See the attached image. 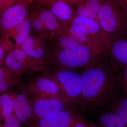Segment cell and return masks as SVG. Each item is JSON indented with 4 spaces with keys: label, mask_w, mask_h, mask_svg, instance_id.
Returning <instances> with one entry per match:
<instances>
[{
    "label": "cell",
    "mask_w": 127,
    "mask_h": 127,
    "mask_svg": "<svg viewBox=\"0 0 127 127\" xmlns=\"http://www.w3.org/2000/svg\"><path fill=\"white\" fill-rule=\"evenodd\" d=\"M81 95L77 109L93 112L107 109L123 96L119 72L107 56L94 65L84 67L81 74Z\"/></svg>",
    "instance_id": "obj_1"
},
{
    "label": "cell",
    "mask_w": 127,
    "mask_h": 127,
    "mask_svg": "<svg viewBox=\"0 0 127 127\" xmlns=\"http://www.w3.org/2000/svg\"><path fill=\"white\" fill-rule=\"evenodd\" d=\"M109 55L108 52L84 45L53 48L49 65L70 69L84 68L94 65Z\"/></svg>",
    "instance_id": "obj_2"
},
{
    "label": "cell",
    "mask_w": 127,
    "mask_h": 127,
    "mask_svg": "<svg viewBox=\"0 0 127 127\" xmlns=\"http://www.w3.org/2000/svg\"><path fill=\"white\" fill-rule=\"evenodd\" d=\"M42 72V74L52 79L59 86L69 106L77 109L82 91L80 75L73 69L53 65L47 66Z\"/></svg>",
    "instance_id": "obj_3"
},
{
    "label": "cell",
    "mask_w": 127,
    "mask_h": 127,
    "mask_svg": "<svg viewBox=\"0 0 127 127\" xmlns=\"http://www.w3.org/2000/svg\"><path fill=\"white\" fill-rule=\"evenodd\" d=\"M98 22L113 42L127 38V15L117 0H105Z\"/></svg>",
    "instance_id": "obj_4"
},
{
    "label": "cell",
    "mask_w": 127,
    "mask_h": 127,
    "mask_svg": "<svg viewBox=\"0 0 127 127\" xmlns=\"http://www.w3.org/2000/svg\"><path fill=\"white\" fill-rule=\"evenodd\" d=\"M32 4L28 18L31 24L32 34L52 42L61 21L45 7Z\"/></svg>",
    "instance_id": "obj_5"
},
{
    "label": "cell",
    "mask_w": 127,
    "mask_h": 127,
    "mask_svg": "<svg viewBox=\"0 0 127 127\" xmlns=\"http://www.w3.org/2000/svg\"><path fill=\"white\" fill-rule=\"evenodd\" d=\"M4 63L5 66L21 75L42 71L49 65L46 61L33 57L18 48L9 51Z\"/></svg>",
    "instance_id": "obj_6"
},
{
    "label": "cell",
    "mask_w": 127,
    "mask_h": 127,
    "mask_svg": "<svg viewBox=\"0 0 127 127\" xmlns=\"http://www.w3.org/2000/svg\"><path fill=\"white\" fill-rule=\"evenodd\" d=\"M68 24L89 39L104 46L110 51L112 41L98 21L76 15Z\"/></svg>",
    "instance_id": "obj_7"
},
{
    "label": "cell",
    "mask_w": 127,
    "mask_h": 127,
    "mask_svg": "<svg viewBox=\"0 0 127 127\" xmlns=\"http://www.w3.org/2000/svg\"><path fill=\"white\" fill-rule=\"evenodd\" d=\"M14 101V115L22 124L26 125L31 119L32 106L35 100L26 85L20 84L9 93Z\"/></svg>",
    "instance_id": "obj_8"
},
{
    "label": "cell",
    "mask_w": 127,
    "mask_h": 127,
    "mask_svg": "<svg viewBox=\"0 0 127 127\" xmlns=\"http://www.w3.org/2000/svg\"><path fill=\"white\" fill-rule=\"evenodd\" d=\"M77 108L67 107L58 112L31 121L26 127H71L81 118Z\"/></svg>",
    "instance_id": "obj_9"
},
{
    "label": "cell",
    "mask_w": 127,
    "mask_h": 127,
    "mask_svg": "<svg viewBox=\"0 0 127 127\" xmlns=\"http://www.w3.org/2000/svg\"><path fill=\"white\" fill-rule=\"evenodd\" d=\"M26 85L35 98H56L67 103L59 86L52 79L42 74L37 76Z\"/></svg>",
    "instance_id": "obj_10"
},
{
    "label": "cell",
    "mask_w": 127,
    "mask_h": 127,
    "mask_svg": "<svg viewBox=\"0 0 127 127\" xmlns=\"http://www.w3.org/2000/svg\"><path fill=\"white\" fill-rule=\"evenodd\" d=\"M32 0H21L9 7L0 15V31L2 36L29 16Z\"/></svg>",
    "instance_id": "obj_11"
},
{
    "label": "cell",
    "mask_w": 127,
    "mask_h": 127,
    "mask_svg": "<svg viewBox=\"0 0 127 127\" xmlns=\"http://www.w3.org/2000/svg\"><path fill=\"white\" fill-rule=\"evenodd\" d=\"M31 29V24L28 17L5 33L1 39L0 44L4 47L6 52L17 48L30 36Z\"/></svg>",
    "instance_id": "obj_12"
},
{
    "label": "cell",
    "mask_w": 127,
    "mask_h": 127,
    "mask_svg": "<svg viewBox=\"0 0 127 127\" xmlns=\"http://www.w3.org/2000/svg\"><path fill=\"white\" fill-rule=\"evenodd\" d=\"M47 41L42 37L31 34L18 48L33 57L46 61L49 65L53 48L49 47Z\"/></svg>",
    "instance_id": "obj_13"
},
{
    "label": "cell",
    "mask_w": 127,
    "mask_h": 127,
    "mask_svg": "<svg viewBox=\"0 0 127 127\" xmlns=\"http://www.w3.org/2000/svg\"><path fill=\"white\" fill-rule=\"evenodd\" d=\"M67 107H70L60 99L35 98L30 122L55 114Z\"/></svg>",
    "instance_id": "obj_14"
},
{
    "label": "cell",
    "mask_w": 127,
    "mask_h": 127,
    "mask_svg": "<svg viewBox=\"0 0 127 127\" xmlns=\"http://www.w3.org/2000/svg\"><path fill=\"white\" fill-rule=\"evenodd\" d=\"M32 4L45 7L60 21L68 24L76 15L71 6L64 0H32Z\"/></svg>",
    "instance_id": "obj_15"
},
{
    "label": "cell",
    "mask_w": 127,
    "mask_h": 127,
    "mask_svg": "<svg viewBox=\"0 0 127 127\" xmlns=\"http://www.w3.org/2000/svg\"><path fill=\"white\" fill-rule=\"evenodd\" d=\"M77 15L98 21V14L105 0H64Z\"/></svg>",
    "instance_id": "obj_16"
},
{
    "label": "cell",
    "mask_w": 127,
    "mask_h": 127,
    "mask_svg": "<svg viewBox=\"0 0 127 127\" xmlns=\"http://www.w3.org/2000/svg\"><path fill=\"white\" fill-rule=\"evenodd\" d=\"M111 63L118 71L127 67V38L113 42L109 53Z\"/></svg>",
    "instance_id": "obj_17"
},
{
    "label": "cell",
    "mask_w": 127,
    "mask_h": 127,
    "mask_svg": "<svg viewBox=\"0 0 127 127\" xmlns=\"http://www.w3.org/2000/svg\"><path fill=\"white\" fill-rule=\"evenodd\" d=\"M21 75L6 66L0 68V93H7L20 83Z\"/></svg>",
    "instance_id": "obj_18"
},
{
    "label": "cell",
    "mask_w": 127,
    "mask_h": 127,
    "mask_svg": "<svg viewBox=\"0 0 127 127\" xmlns=\"http://www.w3.org/2000/svg\"><path fill=\"white\" fill-rule=\"evenodd\" d=\"M98 124L101 127H127L122 119L108 110L100 115Z\"/></svg>",
    "instance_id": "obj_19"
},
{
    "label": "cell",
    "mask_w": 127,
    "mask_h": 127,
    "mask_svg": "<svg viewBox=\"0 0 127 127\" xmlns=\"http://www.w3.org/2000/svg\"><path fill=\"white\" fill-rule=\"evenodd\" d=\"M14 103L13 98L9 93H5L0 96V119L4 121L13 113Z\"/></svg>",
    "instance_id": "obj_20"
},
{
    "label": "cell",
    "mask_w": 127,
    "mask_h": 127,
    "mask_svg": "<svg viewBox=\"0 0 127 127\" xmlns=\"http://www.w3.org/2000/svg\"><path fill=\"white\" fill-rule=\"evenodd\" d=\"M107 110L117 115L127 124V96H122Z\"/></svg>",
    "instance_id": "obj_21"
},
{
    "label": "cell",
    "mask_w": 127,
    "mask_h": 127,
    "mask_svg": "<svg viewBox=\"0 0 127 127\" xmlns=\"http://www.w3.org/2000/svg\"><path fill=\"white\" fill-rule=\"evenodd\" d=\"M4 122L3 124H0V127H22L23 125L13 114L7 118Z\"/></svg>",
    "instance_id": "obj_22"
},
{
    "label": "cell",
    "mask_w": 127,
    "mask_h": 127,
    "mask_svg": "<svg viewBox=\"0 0 127 127\" xmlns=\"http://www.w3.org/2000/svg\"><path fill=\"white\" fill-rule=\"evenodd\" d=\"M119 77L122 87V96H127V67L119 72Z\"/></svg>",
    "instance_id": "obj_23"
},
{
    "label": "cell",
    "mask_w": 127,
    "mask_h": 127,
    "mask_svg": "<svg viewBox=\"0 0 127 127\" xmlns=\"http://www.w3.org/2000/svg\"><path fill=\"white\" fill-rule=\"evenodd\" d=\"M71 127H101L99 124H96L85 120L83 117Z\"/></svg>",
    "instance_id": "obj_24"
},
{
    "label": "cell",
    "mask_w": 127,
    "mask_h": 127,
    "mask_svg": "<svg viewBox=\"0 0 127 127\" xmlns=\"http://www.w3.org/2000/svg\"><path fill=\"white\" fill-rule=\"evenodd\" d=\"M21 0H0V14L3 13L9 7Z\"/></svg>",
    "instance_id": "obj_25"
},
{
    "label": "cell",
    "mask_w": 127,
    "mask_h": 127,
    "mask_svg": "<svg viewBox=\"0 0 127 127\" xmlns=\"http://www.w3.org/2000/svg\"><path fill=\"white\" fill-rule=\"evenodd\" d=\"M6 51L4 47L0 44V66L2 65V64L4 62L5 55Z\"/></svg>",
    "instance_id": "obj_26"
},
{
    "label": "cell",
    "mask_w": 127,
    "mask_h": 127,
    "mask_svg": "<svg viewBox=\"0 0 127 127\" xmlns=\"http://www.w3.org/2000/svg\"><path fill=\"white\" fill-rule=\"evenodd\" d=\"M127 15V0H117Z\"/></svg>",
    "instance_id": "obj_27"
}]
</instances>
